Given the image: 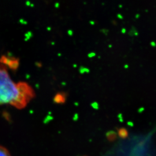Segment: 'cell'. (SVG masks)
I'll list each match as a JSON object with an SVG mask.
<instances>
[{"mask_svg":"<svg viewBox=\"0 0 156 156\" xmlns=\"http://www.w3.org/2000/svg\"><path fill=\"white\" fill-rule=\"evenodd\" d=\"M34 96V90L29 84L13 80L4 64L0 62V105H9L22 109Z\"/></svg>","mask_w":156,"mask_h":156,"instance_id":"6da1fadb","label":"cell"},{"mask_svg":"<svg viewBox=\"0 0 156 156\" xmlns=\"http://www.w3.org/2000/svg\"><path fill=\"white\" fill-rule=\"evenodd\" d=\"M0 156H11L9 151L5 147L0 146Z\"/></svg>","mask_w":156,"mask_h":156,"instance_id":"7a4b0ae2","label":"cell"},{"mask_svg":"<svg viewBox=\"0 0 156 156\" xmlns=\"http://www.w3.org/2000/svg\"><path fill=\"white\" fill-rule=\"evenodd\" d=\"M56 101L57 102H63L65 101L64 96H62V95H59L58 96H57L56 98Z\"/></svg>","mask_w":156,"mask_h":156,"instance_id":"3957f363","label":"cell"}]
</instances>
